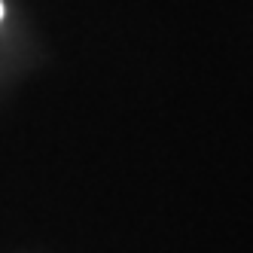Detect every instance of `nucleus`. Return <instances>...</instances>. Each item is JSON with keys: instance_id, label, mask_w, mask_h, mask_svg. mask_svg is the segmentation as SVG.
I'll use <instances>...</instances> for the list:
<instances>
[{"instance_id": "f257e3e1", "label": "nucleus", "mask_w": 253, "mask_h": 253, "mask_svg": "<svg viewBox=\"0 0 253 253\" xmlns=\"http://www.w3.org/2000/svg\"><path fill=\"white\" fill-rule=\"evenodd\" d=\"M0 19H3V3H0Z\"/></svg>"}]
</instances>
